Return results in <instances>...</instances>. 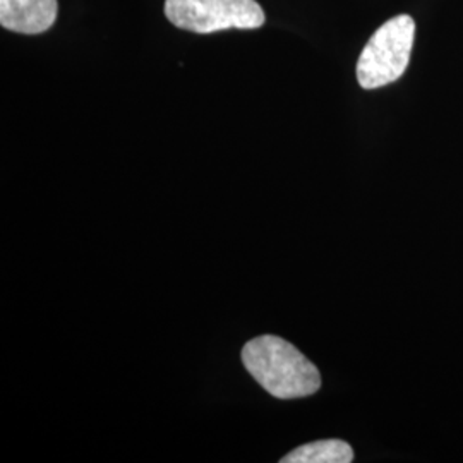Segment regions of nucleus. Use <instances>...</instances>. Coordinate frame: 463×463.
Returning a JSON list of instances; mask_svg holds the SVG:
<instances>
[{
  "instance_id": "f257e3e1",
  "label": "nucleus",
  "mask_w": 463,
  "mask_h": 463,
  "mask_svg": "<svg viewBox=\"0 0 463 463\" xmlns=\"http://www.w3.org/2000/svg\"><path fill=\"white\" fill-rule=\"evenodd\" d=\"M242 363L271 397H311L321 388L319 369L298 347L275 335L248 342L242 348Z\"/></svg>"
},
{
  "instance_id": "f03ea898",
  "label": "nucleus",
  "mask_w": 463,
  "mask_h": 463,
  "mask_svg": "<svg viewBox=\"0 0 463 463\" xmlns=\"http://www.w3.org/2000/svg\"><path fill=\"white\" fill-rule=\"evenodd\" d=\"M414 36L415 21L407 14L393 17L380 26L359 57V84L364 90H376L400 80L411 62Z\"/></svg>"
},
{
  "instance_id": "7ed1b4c3",
  "label": "nucleus",
  "mask_w": 463,
  "mask_h": 463,
  "mask_svg": "<svg viewBox=\"0 0 463 463\" xmlns=\"http://www.w3.org/2000/svg\"><path fill=\"white\" fill-rule=\"evenodd\" d=\"M165 16L174 26L201 34L256 30L266 19L256 0H165Z\"/></svg>"
},
{
  "instance_id": "20e7f679",
  "label": "nucleus",
  "mask_w": 463,
  "mask_h": 463,
  "mask_svg": "<svg viewBox=\"0 0 463 463\" xmlns=\"http://www.w3.org/2000/svg\"><path fill=\"white\" fill-rule=\"evenodd\" d=\"M57 11V0H0V24L16 33H43L55 23Z\"/></svg>"
},
{
  "instance_id": "39448f33",
  "label": "nucleus",
  "mask_w": 463,
  "mask_h": 463,
  "mask_svg": "<svg viewBox=\"0 0 463 463\" xmlns=\"http://www.w3.org/2000/svg\"><path fill=\"white\" fill-rule=\"evenodd\" d=\"M281 463H350L354 449L342 439H321L296 448L285 455Z\"/></svg>"
}]
</instances>
